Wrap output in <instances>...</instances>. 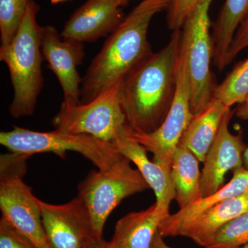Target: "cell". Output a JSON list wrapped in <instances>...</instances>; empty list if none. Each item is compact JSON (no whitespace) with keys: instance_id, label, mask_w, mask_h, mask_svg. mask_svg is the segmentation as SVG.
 <instances>
[{"instance_id":"1","label":"cell","mask_w":248,"mask_h":248,"mask_svg":"<svg viewBox=\"0 0 248 248\" xmlns=\"http://www.w3.org/2000/svg\"><path fill=\"white\" fill-rule=\"evenodd\" d=\"M172 31L164 48L147 57L121 81L126 125L136 133L157 130L172 107L177 91L181 29Z\"/></svg>"},{"instance_id":"2","label":"cell","mask_w":248,"mask_h":248,"mask_svg":"<svg viewBox=\"0 0 248 248\" xmlns=\"http://www.w3.org/2000/svg\"><path fill=\"white\" fill-rule=\"evenodd\" d=\"M170 3V0H142L122 20L82 78L80 102H89L120 83L153 53L148 40L150 24L155 16L167 11Z\"/></svg>"},{"instance_id":"3","label":"cell","mask_w":248,"mask_h":248,"mask_svg":"<svg viewBox=\"0 0 248 248\" xmlns=\"http://www.w3.org/2000/svg\"><path fill=\"white\" fill-rule=\"evenodd\" d=\"M40 6L32 1L27 10L14 40L0 46V60L9 69L14 89L9 107L11 117L20 118L34 113L44 87L43 55L41 50V26L37 22Z\"/></svg>"},{"instance_id":"4","label":"cell","mask_w":248,"mask_h":248,"mask_svg":"<svg viewBox=\"0 0 248 248\" xmlns=\"http://www.w3.org/2000/svg\"><path fill=\"white\" fill-rule=\"evenodd\" d=\"M0 144L11 153L30 156L38 153H52L63 159L67 152H76L100 170L110 169L124 158L112 142L56 129L53 131L39 132L15 126L9 131L1 132Z\"/></svg>"},{"instance_id":"5","label":"cell","mask_w":248,"mask_h":248,"mask_svg":"<svg viewBox=\"0 0 248 248\" xmlns=\"http://www.w3.org/2000/svg\"><path fill=\"white\" fill-rule=\"evenodd\" d=\"M29 155L11 153L0 159V210L1 218L12 225L37 248H49L40 200L24 182Z\"/></svg>"},{"instance_id":"6","label":"cell","mask_w":248,"mask_h":248,"mask_svg":"<svg viewBox=\"0 0 248 248\" xmlns=\"http://www.w3.org/2000/svg\"><path fill=\"white\" fill-rule=\"evenodd\" d=\"M214 0H200L181 28L180 50L185 58L192 115L198 113L213 98V43L210 33V6Z\"/></svg>"},{"instance_id":"7","label":"cell","mask_w":248,"mask_h":248,"mask_svg":"<svg viewBox=\"0 0 248 248\" xmlns=\"http://www.w3.org/2000/svg\"><path fill=\"white\" fill-rule=\"evenodd\" d=\"M138 169L122 158L110 169L90 172L78 186V197L89 212L96 239H103L108 218L124 200L149 189Z\"/></svg>"},{"instance_id":"8","label":"cell","mask_w":248,"mask_h":248,"mask_svg":"<svg viewBox=\"0 0 248 248\" xmlns=\"http://www.w3.org/2000/svg\"><path fill=\"white\" fill-rule=\"evenodd\" d=\"M120 82L89 102L63 99L60 110L52 120L54 128L113 141L126 124L121 104Z\"/></svg>"},{"instance_id":"9","label":"cell","mask_w":248,"mask_h":248,"mask_svg":"<svg viewBox=\"0 0 248 248\" xmlns=\"http://www.w3.org/2000/svg\"><path fill=\"white\" fill-rule=\"evenodd\" d=\"M192 116L187 68L180 50L177 91L164 122L157 130L149 134L134 132L125 124V134L144 147L147 151L153 153L155 161L171 168L173 156Z\"/></svg>"},{"instance_id":"10","label":"cell","mask_w":248,"mask_h":248,"mask_svg":"<svg viewBox=\"0 0 248 248\" xmlns=\"http://www.w3.org/2000/svg\"><path fill=\"white\" fill-rule=\"evenodd\" d=\"M42 223L50 248H89L99 241L93 233L89 212L77 196L55 205L40 200Z\"/></svg>"},{"instance_id":"11","label":"cell","mask_w":248,"mask_h":248,"mask_svg":"<svg viewBox=\"0 0 248 248\" xmlns=\"http://www.w3.org/2000/svg\"><path fill=\"white\" fill-rule=\"evenodd\" d=\"M41 50L49 68L58 78L63 100L80 102L82 78L78 67L85 57L84 43L63 40L53 26L41 27Z\"/></svg>"},{"instance_id":"12","label":"cell","mask_w":248,"mask_h":248,"mask_svg":"<svg viewBox=\"0 0 248 248\" xmlns=\"http://www.w3.org/2000/svg\"><path fill=\"white\" fill-rule=\"evenodd\" d=\"M234 111L228 109L222 120L215 141L205 159L201 175L202 197L215 193L224 186L227 173L244 167L246 148L242 133L233 135L229 125Z\"/></svg>"},{"instance_id":"13","label":"cell","mask_w":248,"mask_h":248,"mask_svg":"<svg viewBox=\"0 0 248 248\" xmlns=\"http://www.w3.org/2000/svg\"><path fill=\"white\" fill-rule=\"evenodd\" d=\"M119 0H87L75 11L60 35L63 40L91 42L112 33L122 22Z\"/></svg>"},{"instance_id":"14","label":"cell","mask_w":248,"mask_h":248,"mask_svg":"<svg viewBox=\"0 0 248 248\" xmlns=\"http://www.w3.org/2000/svg\"><path fill=\"white\" fill-rule=\"evenodd\" d=\"M112 143L124 157L136 166L150 188L154 192L157 208L170 215V206L172 200H175L176 195L171 168L148 159L144 147L127 136L125 126Z\"/></svg>"},{"instance_id":"15","label":"cell","mask_w":248,"mask_h":248,"mask_svg":"<svg viewBox=\"0 0 248 248\" xmlns=\"http://www.w3.org/2000/svg\"><path fill=\"white\" fill-rule=\"evenodd\" d=\"M248 191V169L241 168L233 172V177L215 193L202 197L186 208L164 218L160 224L159 232L163 237L184 236L188 227L196 218L208 209L223 201L243 195Z\"/></svg>"},{"instance_id":"16","label":"cell","mask_w":248,"mask_h":248,"mask_svg":"<svg viewBox=\"0 0 248 248\" xmlns=\"http://www.w3.org/2000/svg\"><path fill=\"white\" fill-rule=\"evenodd\" d=\"M169 215L161 211L156 203L146 210L128 213L116 223L108 246L110 248H151L160 224Z\"/></svg>"},{"instance_id":"17","label":"cell","mask_w":248,"mask_h":248,"mask_svg":"<svg viewBox=\"0 0 248 248\" xmlns=\"http://www.w3.org/2000/svg\"><path fill=\"white\" fill-rule=\"evenodd\" d=\"M226 107L218 99H213L198 113L192 116L181 139L180 144L188 148L203 162L219 130Z\"/></svg>"},{"instance_id":"18","label":"cell","mask_w":248,"mask_h":248,"mask_svg":"<svg viewBox=\"0 0 248 248\" xmlns=\"http://www.w3.org/2000/svg\"><path fill=\"white\" fill-rule=\"evenodd\" d=\"M248 211V191L208 209L191 223L184 236L205 248L217 232L235 217Z\"/></svg>"},{"instance_id":"19","label":"cell","mask_w":248,"mask_h":248,"mask_svg":"<svg viewBox=\"0 0 248 248\" xmlns=\"http://www.w3.org/2000/svg\"><path fill=\"white\" fill-rule=\"evenodd\" d=\"M200 160L184 145L179 143L171 164V176L179 209L202 198Z\"/></svg>"},{"instance_id":"20","label":"cell","mask_w":248,"mask_h":248,"mask_svg":"<svg viewBox=\"0 0 248 248\" xmlns=\"http://www.w3.org/2000/svg\"><path fill=\"white\" fill-rule=\"evenodd\" d=\"M248 15V0H226L213 23V63L219 71L226 67V59L238 28Z\"/></svg>"},{"instance_id":"21","label":"cell","mask_w":248,"mask_h":248,"mask_svg":"<svg viewBox=\"0 0 248 248\" xmlns=\"http://www.w3.org/2000/svg\"><path fill=\"white\" fill-rule=\"evenodd\" d=\"M248 93V58L240 62L220 84L216 85L213 98L226 107L242 102Z\"/></svg>"},{"instance_id":"22","label":"cell","mask_w":248,"mask_h":248,"mask_svg":"<svg viewBox=\"0 0 248 248\" xmlns=\"http://www.w3.org/2000/svg\"><path fill=\"white\" fill-rule=\"evenodd\" d=\"M33 0H0L1 46L14 40L29 5Z\"/></svg>"},{"instance_id":"23","label":"cell","mask_w":248,"mask_h":248,"mask_svg":"<svg viewBox=\"0 0 248 248\" xmlns=\"http://www.w3.org/2000/svg\"><path fill=\"white\" fill-rule=\"evenodd\" d=\"M248 243V211L222 227L205 248H237Z\"/></svg>"},{"instance_id":"24","label":"cell","mask_w":248,"mask_h":248,"mask_svg":"<svg viewBox=\"0 0 248 248\" xmlns=\"http://www.w3.org/2000/svg\"><path fill=\"white\" fill-rule=\"evenodd\" d=\"M0 248H37L35 244L4 218L0 220Z\"/></svg>"},{"instance_id":"25","label":"cell","mask_w":248,"mask_h":248,"mask_svg":"<svg viewBox=\"0 0 248 248\" xmlns=\"http://www.w3.org/2000/svg\"><path fill=\"white\" fill-rule=\"evenodd\" d=\"M200 0H170L167 9L168 27L172 31L181 29L184 21Z\"/></svg>"},{"instance_id":"26","label":"cell","mask_w":248,"mask_h":248,"mask_svg":"<svg viewBox=\"0 0 248 248\" xmlns=\"http://www.w3.org/2000/svg\"><path fill=\"white\" fill-rule=\"evenodd\" d=\"M248 47V15L238 28L226 59V66L234 60L240 52Z\"/></svg>"},{"instance_id":"27","label":"cell","mask_w":248,"mask_h":248,"mask_svg":"<svg viewBox=\"0 0 248 248\" xmlns=\"http://www.w3.org/2000/svg\"><path fill=\"white\" fill-rule=\"evenodd\" d=\"M234 112L238 118L248 121V93L244 100L237 104Z\"/></svg>"},{"instance_id":"28","label":"cell","mask_w":248,"mask_h":248,"mask_svg":"<svg viewBox=\"0 0 248 248\" xmlns=\"http://www.w3.org/2000/svg\"><path fill=\"white\" fill-rule=\"evenodd\" d=\"M151 248H173L170 246H168L165 242L164 237L160 234L159 232L155 235L154 239H153V244Z\"/></svg>"},{"instance_id":"29","label":"cell","mask_w":248,"mask_h":248,"mask_svg":"<svg viewBox=\"0 0 248 248\" xmlns=\"http://www.w3.org/2000/svg\"><path fill=\"white\" fill-rule=\"evenodd\" d=\"M89 248H110L108 246L107 241H104V239L100 241H97L94 242L92 246H90Z\"/></svg>"},{"instance_id":"30","label":"cell","mask_w":248,"mask_h":248,"mask_svg":"<svg viewBox=\"0 0 248 248\" xmlns=\"http://www.w3.org/2000/svg\"><path fill=\"white\" fill-rule=\"evenodd\" d=\"M244 166L245 169H248V147L244 155Z\"/></svg>"},{"instance_id":"31","label":"cell","mask_w":248,"mask_h":248,"mask_svg":"<svg viewBox=\"0 0 248 248\" xmlns=\"http://www.w3.org/2000/svg\"><path fill=\"white\" fill-rule=\"evenodd\" d=\"M65 1H66V0H50V2H51L52 4L55 5L63 2Z\"/></svg>"},{"instance_id":"32","label":"cell","mask_w":248,"mask_h":248,"mask_svg":"<svg viewBox=\"0 0 248 248\" xmlns=\"http://www.w3.org/2000/svg\"><path fill=\"white\" fill-rule=\"evenodd\" d=\"M119 1H122L125 6V5L128 4V1H130V0H119Z\"/></svg>"},{"instance_id":"33","label":"cell","mask_w":248,"mask_h":248,"mask_svg":"<svg viewBox=\"0 0 248 248\" xmlns=\"http://www.w3.org/2000/svg\"><path fill=\"white\" fill-rule=\"evenodd\" d=\"M237 248H248V244H245L242 246H240V247Z\"/></svg>"}]
</instances>
